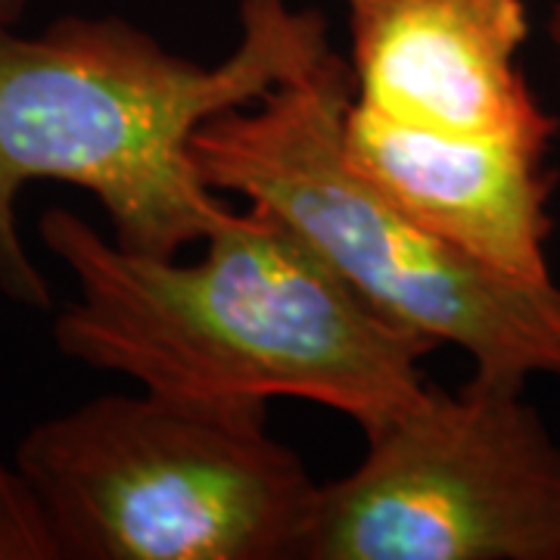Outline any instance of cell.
Instances as JSON below:
<instances>
[{"instance_id":"obj_1","label":"cell","mask_w":560,"mask_h":560,"mask_svg":"<svg viewBox=\"0 0 560 560\" xmlns=\"http://www.w3.org/2000/svg\"><path fill=\"white\" fill-rule=\"evenodd\" d=\"M79 296L54 320L66 359L194 401L302 399L374 433L430 396L436 342L374 312L300 234L249 202L197 261L131 253L79 212L38 221Z\"/></svg>"},{"instance_id":"obj_2","label":"cell","mask_w":560,"mask_h":560,"mask_svg":"<svg viewBox=\"0 0 560 560\" xmlns=\"http://www.w3.org/2000/svg\"><path fill=\"white\" fill-rule=\"evenodd\" d=\"M241 38L219 66L168 50L121 16H60L38 35L0 25V293L50 308L54 290L20 234L22 190L72 184L101 202L113 241L143 256L202 243L231 206L202 180L190 138L327 60L312 7L241 0Z\"/></svg>"},{"instance_id":"obj_3","label":"cell","mask_w":560,"mask_h":560,"mask_svg":"<svg viewBox=\"0 0 560 560\" xmlns=\"http://www.w3.org/2000/svg\"><path fill=\"white\" fill-rule=\"evenodd\" d=\"M352 72L337 50L253 106L224 109L190 138L215 194L283 219L361 300L393 324L448 342L474 374L560 383V287L521 280L420 228L342 156Z\"/></svg>"},{"instance_id":"obj_4","label":"cell","mask_w":560,"mask_h":560,"mask_svg":"<svg viewBox=\"0 0 560 560\" xmlns=\"http://www.w3.org/2000/svg\"><path fill=\"white\" fill-rule=\"evenodd\" d=\"M16 464L66 560H300L320 492L265 405L153 389L40 420Z\"/></svg>"},{"instance_id":"obj_5","label":"cell","mask_w":560,"mask_h":560,"mask_svg":"<svg viewBox=\"0 0 560 560\" xmlns=\"http://www.w3.org/2000/svg\"><path fill=\"white\" fill-rule=\"evenodd\" d=\"M300 560H560V442L526 383L474 374L364 433Z\"/></svg>"},{"instance_id":"obj_6","label":"cell","mask_w":560,"mask_h":560,"mask_svg":"<svg viewBox=\"0 0 560 560\" xmlns=\"http://www.w3.org/2000/svg\"><path fill=\"white\" fill-rule=\"evenodd\" d=\"M352 101L445 135L555 143L560 121L521 66L526 0H342Z\"/></svg>"},{"instance_id":"obj_7","label":"cell","mask_w":560,"mask_h":560,"mask_svg":"<svg viewBox=\"0 0 560 560\" xmlns=\"http://www.w3.org/2000/svg\"><path fill=\"white\" fill-rule=\"evenodd\" d=\"M551 143L521 135H445L349 103L342 156L420 228L521 280H551Z\"/></svg>"},{"instance_id":"obj_8","label":"cell","mask_w":560,"mask_h":560,"mask_svg":"<svg viewBox=\"0 0 560 560\" xmlns=\"http://www.w3.org/2000/svg\"><path fill=\"white\" fill-rule=\"evenodd\" d=\"M0 560H66L50 514L16 458H0Z\"/></svg>"},{"instance_id":"obj_9","label":"cell","mask_w":560,"mask_h":560,"mask_svg":"<svg viewBox=\"0 0 560 560\" xmlns=\"http://www.w3.org/2000/svg\"><path fill=\"white\" fill-rule=\"evenodd\" d=\"M25 7H28V0H0V25H16Z\"/></svg>"},{"instance_id":"obj_10","label":"cell","mask_w":560,"mask_h":560,"mask_svg":"<svg viewBox=\"0 0 560 560\" xmlns=\"http://www.w3.org/2000/svg\"><path fill=\"white\" fill-rule=\"evenodd\" d=\"M548 35H551V44H555V50H558V60H560V3L551 10V20H548Z\"/></svg>"}]
</instances>
